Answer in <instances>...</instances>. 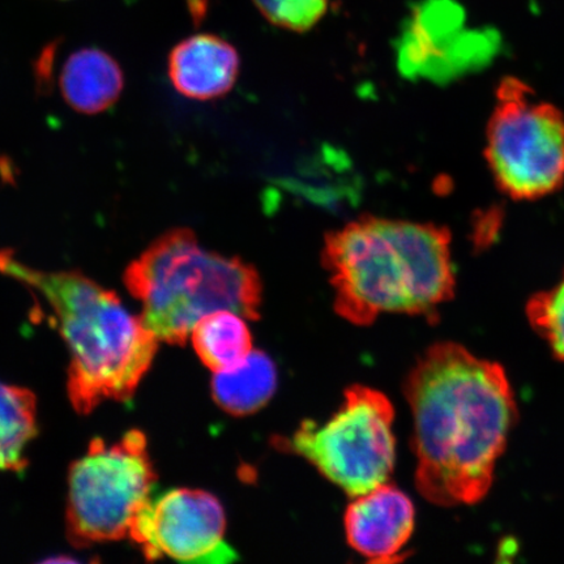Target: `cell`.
<instances>
[{
	"mask_svg": "<svg viewBox=\"0 0 564 564\" xmlns=\"http://www.w3.org/2000/svg\"><path fill=\"white\" fill-rule=\"evenodd\" d=\"M404 390L421 496L443 507L482 500L518 420L502 366L440 343L419 359Z\"/></svg>",
	"mask_w": 564,
	"mask_h": 564,
	"instance_id": "1",
	"label": "cell"
},
{
	"mask_svg": "<svg viewBox=\"0 0 564 564\" xmlns=\"http://www.w3.org/2000/svg\"><path fill=\"white\" fill-rule=\"evenodd\" d=\"M335 308L356 326L380 314L436 315L455 294L451 235L434 224L364 217L327 236Z\"/></svg>",
	"mask_w": 564,
	"mask_h": 564,
	"instance_id": "2",
	"label": "cell"
},
{
	"mask_svg": "<svg viewBox=\"0 0 564 564\" xmlns=\"http://www.w3.org/2000/svg\"><path fill=\"white\" fill-rule=\"evenodd\" d=\"M0 273L45 299L70 352L67 391L77 413L106 400L129 401L150 370L159 338L132 315L115 292L76 271L26 265L0 250Z\"/></svg>",
	"mask_w": 564,
	"mask_h": 564,
	"instance_id": "3",
	"label": "cell"
},
{
	"mask_svg": "<svg viewBox=\"0 0 564 564\" xmlns=\"http://www.w3.org/2000/svg\"><path fill=\"white\" fill-rule=\"evenodd\" d=\"M124 285L141 303L140 319L172 345H185L204 316L229 310L257 321L262 281L251 264L224 257L197 241L189 229H173L126 268Z\"/></svg>",
	"mask_w": 564,
	"mask_h": 564,
	"instance_id": "4",
	"label": "cell"
},
{
	"mask_svg": "<svg viewBox=\"0 0 564 564\" xmlns=\"http://www.w3.org/2000/svg\"><path fill=\"white\" fill-rule=\"evenodd\" d=\"M158 475L140 430L115 444L90 442L68 475L66 527L76 547L130 538L133 523L153 497Z\"/></svg>",
	"mask_w": 564,
	"mask_h": 564,
	"instance_id": "5",
	"label": "cell"
},
{
	"mask_svg": "<svg viewBox=\"0 0 564 564\" xmlns=\"http://www.w3.org/2000/svg\"><path fill=\"white\" fill-rule=\"evenodd\" d=\"M394 411L386 394L352 386L344 404L324 425L303 421L291 438L276 446L312 463L350 497H359L390 478L397 460Z\"/></svg>",
	"mask_w": 564,
	"mask_h": 564,
	"instance_id": "6",
	"label": "cell"
},
{
	"mask_svg": "<svg viewBox=\"0 0 564 564\" xmlns=\"http://www.w3.org/2000/svg\"><path fill=\"white\" fill-rule=\"evenodd\" d=\"M494 181L513 200H535L564 185V115L525 83L506 77L486 133Z\"/></svg>",
	"mask_w": 564,
	"mask_h": 564,
	"instance_id": "7",
	"label": "cell"
},
{
	"mask_svg": "<svg viewBox=\"0 0 564 564\" xmlns=\"http://www.w3.org/2000/svg\"><path fill=\"white\" fill-rule=\"evenodd\" d=\"M227 518L216 497L203 490L172 489L152 497L130 532L148 561L227 564L239 556L227 540Z\"/></svg>",
	"mask_w": 564,
	"mask_h": 564,
	"instance_id": "8",
	"label": "cell"
},
{
	"mask_svg": "<svg viewBox=\"0 0 564 564\" xmlns=\"http://www.w3.org/2000/svg\"><path fill=\"white\" fill-rule=\"evenodd\" d=\"M411 498L387 482L356 497L345 512L348 544L371 563H397L414 531Z\"/></svg>",
	"mask_w": 564,
	"mask_h": 564,
	"instance_id": "9",
	"label": "cell"
},
{
	"mask_svg": "<svg viewBox=\"0 0 564 564\" xmlns=\"http://www.w3.org/2000/svg\"><path fill=\"white\" fill-rule=\"evenodd\" d=\"M463 11L454 0H421L398 39V65L406 77L440 79L455 54Z\"/></svg>",
	"mask_w": 564,
	"mask_h": 564,
	"instance_id": "10",
	"label": "cell"
},
{
	"mask_svg": "<svg viewBox=\"0 0 564 564\" xmlns=\"http://www.w3.org/2000/svg\"><path fill=\"white\" fill-rule=\"evenodd\" d=\"M238 52L214 34H196L169 55V77L181 95L197 101L228 95L239 75Z\"/></svg>",
	"mask_w": 564,
	"mask_h": 564,
	"instance_id": "11",
	"label": "cell"
},
{
	"mask_svg": "<svg viewBox=\"0 0 564 564\" xmlns=\"http://www.w3.org/2000/svg\"><path fill=\"white\" fill-rule=\"evenodd\" d=\"M123 87L122 68L98 48H83L70 55L61 75L63 98L70 108L87 116L111 108Z\"/></svg>",
	"mask_w": 564,
	"mask_h": 564,
	"instance_id": "12",
	"label": "cell"
},
{
	"mask_svg": "<svg viewBox=\"0 0 564 564\" xmlns=\"http://www.w3.org/2000/svg\"><path fill=\"white\" fill-rule=\"evenodd\" d=\"M276 388V366L260 350H252L235 369L215 372L212 379V397L216 404L237 417L260 411Z\"/></svg>",
	"mask_w": 564,
	"mask_h": 564,
	"instance_id": "13",
	"label": "cell"
},
{
	"mask_svg": "<svg viewBox=\"0 0 564 564\" xmlns=\"http://www.w3.org/2000/svg\"><path fill=\"white\" fill-rule=\"evenodd\" d=\"M246 317L229 310L207 316L196 324L193 344L202 362L214 372L241 365L252 351V336Z\"/></svg>",
	"mask_w": 564,
	"mask_h": 564,
	"instance_id": "14",
	"label": "cell"
},
{
	"mask_svg": "<svg viewBox=\"0 0 564 564\" xmlns=\"http://www.w3.org/2000/svg\"><path fill=\"white\" fill-rule=\"evenodd\" d=\"M37 400L26 388L0 383V471H23L37 435Z\"/></svg>",
	"mask_w": 564,
	"mask_h": 564,
	"instance_id": "15",
	"label": "cell"
},
{
	"mask_svg": "<svg viewBox=\"0 0 564 564\" xmlns=\"http://www.w3.org/2000/svg\"><path fill=\"white\" fill-rule=\"evenodd\" d=\"M527 316L535 334L544 338L555 358L564 362V274L552 289L529 300Z\"/></svg>",
	"mask_w": 564,
	"mask_h": 564,
	"instance_id": "16",
	"label": "cell"
},
{
	"mask_svg": "<svg viewBox=\"0 0 564 564\" xmlns=\"http://www.w3.org/2000/svg\"><path fill=\"white\" fill-rule=\"evenodd\" d=\"M272 24L293 32H306L319 23L328 9V0H253Z\"/></svg>",
	"mask_w": 564,
	"mask_h": 564,
	"instance_id": "17",
	"label": "cell"
}]
</instances>
